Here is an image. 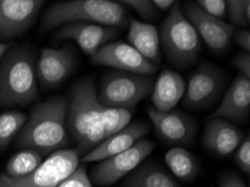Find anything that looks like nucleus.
Segmentation results:
<instances>
[{
	"label": "nucleus",
	"mask_w": 250,
	"mask_h": 187,
	"mask_svg": "<svg viewBox=\"0 0 250 187\" xmlns=\"http://www.w3.org/2000/svg\"><path fill=\"white\" fill-rule=\"evenodd\" d=\"M69 101L63 97H53L35 105L21 130L16 137V147L33 149L47 155L70 146L66 128Z\"/></svg>",
	"instance_id": "nucleus-1"
},
{
	"label": "nucleus",
	"mask_w": 250,
	"mask_h": 187,
	"mask_svg": "<svg viewBox=\"0 0 250 187\" xmlns=\"http://www.w3.org/2000/svg\"><path fill=\"white\" fill-rule=\"evenodd\" d=\"M66 128L70 138L77 144L75 151L82 157L105 139L100 121V103L96 84L91 78L80 80L72 87Z\"/></svg>",
	"instance_id": "nucleus-2"
},
{
	"label": "nucleus",
	"mask_w": 250,
	"mask_h": 187,
	"mask_svg": "<svg viewBox=\"0 0 250 187\" xmlns=\"http://www.w3.org/2000/svg\"><path fill=\"white\" fill-rule=\"evenodd\" d=\"M37 98L35 52L27 45L10 47L0 61V106L27 105Z\"/></svg>",
	"instance_id": "nucleus-3"
},
{
	"label": "nucleus",
	"mask_w": 250,
	"mask_h": 187,
	"mask_svg": "<svg viewBox=\"0 0 250 187\" xmlns=\"http://www.w3.org/2000/svg\"><path fill=\"white\" fill-rule=\"evenodd\" d=\"M71 22H88L125 29L129 25L126 10L110 0H71L52 5L45 11L43 30H51Z\"/></svg>",
	"instance_id": "nucleus-4"
},
{
	"label": "nucleus",
	"mask_w": 250,
	"mask_h": 187,
	"mask_svg": "<svg viewBox=\"0 0 250 187\" xmlns=\"http://www.w3.org/2000/svg\"><path fill=\"white\" fill-rule=\"evenodd\" d=\"M160 45L168 63L177 70L194 65L202 48L200 36L183 15L180 2L174 3L161 24Z\"/></svg>",
	"instance_id": "nucleus-5"
},
{
	"label": "nucleus",
	"mask_w": 250,
	"mask_h": 187,
	"mask_svg": "<svg viewBox=\"0 0 250 187\" xmlns=\"http://www.w3.org/2000/svg\"><path fill=\"white\" fill-rule=\"evenodd\" d=\"M153 75L111 71L100 80L98 101L108 108H124L132 111L140 101L153 93Z\"/></svg>",
	"instance_id": "nucleus-6"
},
{
	"label": "nucleus",
	"mask_w": 250,
	"mask_h": 187,
	"mask_svg": "<svg viewBox=\"0 0 250 187\" xmlns=\"http://www.w3.org/2000/svg\"><path fill=\"white\" fill-rule=\"evenodd\" d=\"M80 156L75 149L52 152L32 173L21 178H11L0 173V187H56L77 169Z\"/></svg>",
	"instance_id": "nucleus-7"
},
{
	"label": "nucleus",
	"mask_w": 250,
	"mask_h": 187,
	"mask_svg": "<svg viewBox=\"0 0 250 187\" xmlns=\"http://www.w3.org/2000/svg\"><path fill=\"white\" fill-rule=\"evenodd\" d=\"M227 83V75L213 64L202 62L188 78L183 104L188 109L206 110L219 100Z\"/></svg>",
	"instance_id": "nucleus-8"
},
{
	"label": "nucleus",
	"mask_w": 250,
	"mask_h": 187,
	"mask_svg": "<svg viewBox=\"0 0 250 187\" xmlns=\"http://www.w3.org/2000/svg\"><path fill=\"white\" fill-rule=\"evenodd\" d=\"M155 144L149 139H142L126 151L112 156L98 164L91 171L92 182L97 185H113L142 164L154 150Z\"/></svg>",
	"instance_id": "nucleus-9"
},
{
	"label": "nucleus",
	"mask_w": 250,
	"mask_h": 187,
	"mask_svg": "<svg viewBox=\"0 0 250 187\" xmlns=\"http://www.w3.org/2000/svg\"><path fill=\"white\" fill-rule=\"evenodd\" d=\"M146 111L163 143L175 147L194 145L198 124L190 114L175 109L161 112L150 105L147 106Z\"/></svg>",
	"instance_id": "nucleus-10"
},
{
	"label": "nucleus",
	"mask_w": 250,
	"mask_h": 187,
	"mask_svg": "<svg viewBox=\"0 0 250 187\" xmlns=\"http://www.w3.org/2000/svg\"><path fill=\"white\" fill-rule=\"evenodd\" d=\"M183 15L198 35L202 37L208 46L215 53H223L230 47L236 29L232 25L214 18L201 9L196 2L188 1L183 5Z\"/></svg>",
	"instance_id": "nucleus-11"
},
{
	"label": "nucleus",
	"mask_w": 250,
	"mask_h": 187,
	"mask_svg": "<svg viewBox=\"0 0 250 187\" xmlns=\"http://www.w3.org/2000/svg\"><path fill=\"white\" fill-rule=\"evenodd\" d=\"M94 65H104L130 73L154 75L157 66L148 62L136 49L125 42H112L101 46L91 56Z\"/></svg>",
	"instance_id": "nucleus-12"
},
{
	"label": "nucleus",
	"mask_w": 250,
	"mask_h": 187,
	"mask_svg": "<svg viewBox=\"0 0 250 187\" xmlns=\"http://www.w3.org/2000/svg\"><path fill=\"white\" fill-rule=\"evenodd\" d=\"M44 3L42 0H0V38L13 40L24 35Z\"/></svg>",
	"instance_id": "nucleus-13"
},
{
	"label": "nucleus",
	"mask_w": 250,
	"mask_h": 187,
	"mask_svg": "<svg viewBox=\"0 0 250 187\" xmlns=\"http://www.w3.org/2000/svg\"><path fill=\"white\" fill-rule=\"evenodd\" d=\"M74 66L75 54L71 44L62 48H43L36 64V78L44 89H52L65 81Z\"/></svg>",
	"instance_id": "nucleus-14"
},
{
	"label": "nucleus",
	"mask_w": 250,
	"mask_h": 187,
	"mask_svg": "<svg viewBox=\"0 0 250 187\" xmlns=\"http://www.w3.org/2000/svg\"><path fill=\"white\" fill-rule=\"evenodd\" d=\"M119 35V29L88 22H71L61 26L54 35L55 42L73 41L85 54L92 56L104 44Z\"/></svg>",
	"instance_id": "nucleus-15"
},
{
	"label": "nucleus",
	"mask_w": 250,
	"mask_h": 187,
	"mask_svg": "<svg viewBox=\"0 0 250 187\" xmlns=\"http://www.w3.org/2000/svg\"><path fill=\"white\" fill-rule=\"evenodd\" d=\"M150 131V125L145 121L131 122L125 127L123 130L118 131L108 138H105L100 145L91 150L89 154L81 157L82 164L101 162L120 152L126 151L137 141L145 138Z\"/></svg>",
	"instance_id": "nucleus-16"
},
{
	"label": "nucleus",
	"mask_w": 250,
	"mask_h": 187,
	"mask_svg": "<svg viewBox=\"0 0 250 187\" xmlns=\"http://www.w3.org/2000/svg\"><path fill=\"white\" fill-rule=\"evenodd\" d=\"M250 114V79L238 74L229 86L220 105L211 114L209 119L221 118L236 122H245Z\"/></svg>",
	"instance_id": "nucleus-17"
},
{
	"label": "nucleus",
	"mask_w": 250,
	"mask_h": 187,
	"mask_svg": "<svg viewBox=\"0 0 250 187\" xmlns=\"http://www.w3.org/2000/svg\"><path fill=\"white\" fill-rule=\"evenodd\" d=\"M244 133L230 121L221 118L209 119L203 131L202 143L207 150L226 157L237 149L244 140Z\"/></svg>",
	"instance_id": "nucleus-18"
},
{
	"label": "nucleus",
	"mask_w": 250,
	"mask_h": 187,
	"mask_svg": "<svg viewBox=\"0 0 250 187\" xmlns=\"http://www.w3.org/2000/svg\"><path fill=\"white\" fill-rule=\"evenodd\" d=\"M185 83L182 76L168 68L162 71L151 93L153 108L157 111L167 112L175 108L185 93Z\"/></svg>",
	"instance_id": "nucleus-19"
},
{
	"label": "nucleus",
	"mask_w": 250,
	"mask_h": 187,
	"mask_svg": "<svg viewBox=\"0 0 250 187\" xmlns=\"http://www.w3.org/2000/svg\"><path fill=\"white\" fill-rule=\"evenodd\" d=\"M127 41L144 59L157 66L161 63V45L158 29L148 22L130 19Z\"/></svg>",
	"instance_id": "nucleus-20"
},
{
	"label": "nucleus",
	"mask_w": 250,
	"mask_h": 187,
	"mask_svg": "<svg viewBox=\"0 0 250 187\" xmlns=\"http://www.w3.org/2000/svg\"><path fill=\"white\" fill-rule=\"evenodd\" d=\"M123 187H182L158 164L139 165L127 175Z\"/></svg>",
	"instance_id": "nucleus-21"
},
{
	"label": "nucleus",
	"mask_w": 250,
	"mask_h": 187,
	"mask_svg": "<svg viewBox=\"0 0 250 187\" xmlns=\"http://www.w3.org/2000/svg\"><path fill=\"white\" fill-rule=\"evenodd\" d=\"M165 162L175 176L185 183H193L201 175L199 159L183 147H173L166 152Z\"/></svg>",
	"instance_id": "nucleus-22"
},
{
	"label": "nucleus",
	"mask_w": 250,
	"mask_h": 187,
	"mask_svg": "<svg viewBox=\"0 0 250 187\" xmlns=\"http://www.w3.org/2000/svg\"><path fill=\"white\" fill-rule=\"evenodd\" d=\"M42 162V155L33 149H24L11 157L6 165V175L11 178H21L32 173Z\"/></svg>",
	"instance_id": "nucleus-23"
},
{
	"label": "nucleus",
	"mask_w": 250,
	"mask_h": 187,
	"mask_svg": "<svg viewBox=\"0 0 250 187\" xmlns=\"http://www.w3.org/2000/svg\"><path fill=\"white\" fill-rule=\"evenodd\" d=\"M132 111L124 108H108L100 104V121L105 138L115 135L130 124Z\"/></svg>",
	"instance_id": "nucleus-24"
},
{
	"label": "nucleus",
	"mask_w": 250,
	"mask_h": 187,
	"mask_svg": "<svg viewBox=\"0 0 250 187\" xmlns=\"http://www.w3.org/2000/svg\"><path fill=\"white\" fill-rule=\"evenodd\" d=\"M27 116L20 111H8L0 114V151L7 149L15 137L21 130Z\"/></svg>",
	"instance_id": "nucleus-25"
},
{
	"label": "nucleus",
	"mask_w": 250,
	"mask_h": 187,
	"mask_svg": "<svg viewBox=\"0 0 250 187\" xmlns=\"http://www.w3.org/2000/svg\"><path fill=\"white\" fill-rule=\"evenodd\" d=\"M227 15L234 25L247 26L250 21L249 0H229L227 1Z\"/></svg>",
	"instance_id": "nucleus-26"
},
{
	"label": "nucleus",
	"mask_w": 250,
	"mask_h": 187,
	"mask_svg": "<svg viewBox=\"0 0 250 187\" xmlns=\"http://www.w3.org/2000/svg\"><path fill=\"white\" fill-rule=\"evenodd\" d=\"M119 3L125 5L134 9L140 17L145 21H150L158 16V10L154 6L153 1L150 0H123Z\"/></svg>",
	"instance_id": "nucleus-27"
},
{
	"label": "nucleus",
	"mask_w": 250,
	"mask_h": 187,
	"mask_svg": "<svg viewBox=\"0 0 250 187\" xmlns=\"http://www.w3.org/2000/svg\"><path fill=\"white\" fill-rule=\"evenodd\" d=\"M56 187H92V184H91L85 166L80 165Z\"/></svg>",
	"instance_id": "nucleus-28"
},
{
	"label": "nucleus",
	"mask_w": 250,
	"mask_h": 187,
	"mask_svg": "<svg viewBox=\"0 0 250 187\" xmlns=\"http://www.w3.org/2000/svg\"><path fill=\"white\" fill-rule=\"evenodd\" d=\"M238 167L242 173L246 175L250 174V138L247 135L241 141V144L237 148V152L234 155Z\"/></svg>",
	"instance_id": "nucleus-29"
},
{
	"label": "nucleus",
	"mask_w": 250,
	"mask_h": 187,
	"mask_svg": "<svg viewBox=\"0 0 250 187\" xmlns=\"http://www.w3.org/2000/svg\"><path fill=\"white\" fill-rule=\"evenodd\" d=\"M196 3L212 17L220 19L227 16V1L225 0H199Z\"/></svg>",
	"instance_id": "nucleus-30"
},
{
	"label": "nucleus",
	"mask_w": 250,
	"mask_h": 187,
	"mask_svg": "<svg viewBox=\"0 0 250 187\" xmlns=\"http://www.w3.org/2000/svg\"><path fill=\"white\" fill-rule=\"evenodd\" d=\"M233 67H236L239 71V74L245 75L246 78L250 79V54L249 53H239L236 57H233L232 62Z\"/></svg>",
	"instance_id": "nucleus-31"
},
{
	"label": "nucleus",
	"mask_w": 250,
	"mask_h": 187,
	"mask_svg": "<svg viewBox=\"0 0 250 187\" xmlns=\"http://www.w3.org/2000/svg\"><path fill=\"white\" fill-rule=\"evenodd\" d=\"M219 187H247L240 176L233 171L223 173L219 181Z\"/></svg>",
	"instance_id": "nucleus-32"
},
{
	"label": "nucleus",
	"mask_w": 250,
	"mask_h": 187,
	"mask_svg": "<svg viewBox=\"0 0 250 187\" xmlns=\"http://www.w3.org/2000/svg\"><path fill=\"white\" fill-rule=\"evenodd\" d=\"M232 40L238 44V46L242 48L245 53L250 52V32L248 29L236 30L232 36Z\"/></svg>",
	"instance_id": "nucleus-33"
},
{
	"label": "nucleus",
	"mask_w": 250,
	"mask_h": 187,
	"mask_svg": "<svg viewBox=\"0 0 250 187\" xmlns=\"http://www.w3.org/2000/svg\"><path fill=\"white\" fill-rule=\"evenodd\" d=\"M153 3L157 8V10L160 11V10L170 9L174 3H175V1H173V0H154Z\"/></svg>",
	"instance_id": "nucleus-34"
},
{
	"label": "nucleus",
	"mask_w": 250,
	"mask_h": 187,
	"mask_svg": "<svg viewBox=\"0 0 250 187\" xmlns=\"http://www.w3.org/2000/svg\"><path fill=\"white\" fill-rule=\"evenodd\" d=\"M10 48L9 43H5V42H0V61H1L2 56L6 54V52Z\"/></svg>",
	"instance_id": "nucleus-35"
}]
</instances>
